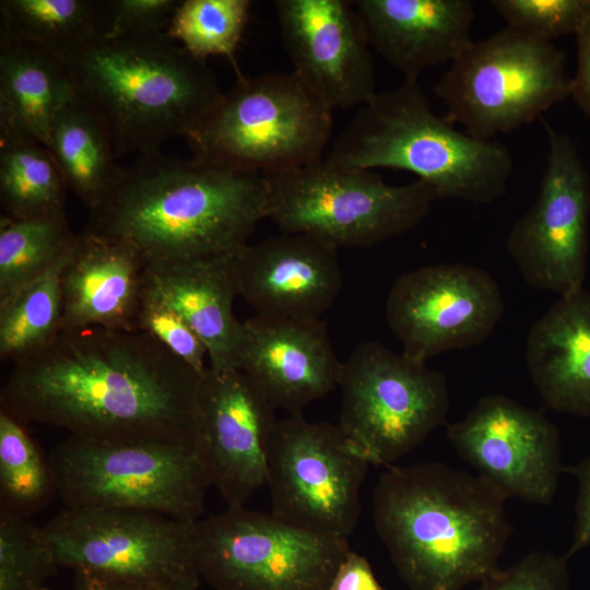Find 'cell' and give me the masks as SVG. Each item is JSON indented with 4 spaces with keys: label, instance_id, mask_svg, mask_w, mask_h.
<instances>
[{
    "label": "cell",
    "instance_id": "6da1fadb",
    "mask_svg": "<svg viewBox=\"0 0 590 590\" xmlns=\"http://www.w3.org/2000/svg\"><path fill=\"white\" fill-rule=\"evenodd\" d=\"M202 374L143 331L63 330L13 364L0 410L84 439L196 445Z\"/></svg>",
    "mask_w": 590,
    "mask_h": 590
},
{
    "label": "cell",
    "instance_id": "7a4b0ae2",
    "mask_svg": "<svg viewBox=\"0 0 590 590\" xmlns=\"http://www.w3.org/2000/svg\"><path fill=\"white\" fill-rule=\"evenodd\" d=\"M263 174L164 155L138 156L87 229L135 247L149 264L234 252L269 216Z\"/></svg>",
    "mask_w": 590,
    "mask_h": 590
},
{
    "label": "cell",
    "instance_id": "3957f363",
    "mask_svg": "<svg viewBox=\"0 0 590 590\" xmlns=\"http://www.w3.org/2000/svg\"><path fill=\"white\" fill-rule=\"evenodd\" d=\"M506 497L441 462L391 465L373 492L376 532L409 590H463L499 569Z\"/></svg>",
    "mask_w": 590,
    "mask_h": 590
},
{
    "label": "cell",
    "instance_id": "277c9868",
    "mask_svg": "<svg viewBox=\"0 0 590 590\" xmlns=\"http://www.w3.org/2000/svg\"><path fill=\"white\" fill-rule=\"evenodd\" d=\"M66 63L117 156L149 155L168 139H187L223 95L205 60L167 31L102 36Z\"/></svg>",
    "mask_w": 590,
    "mask_h": 590
},
{
    "label": "cell",
    "instance_id": "5b68a950",
    "mask_svg": "<svg viewBox=\"0 0 590 590\" xmlns=\"http://www.w3.org/2000/svg\"><path fill=\"white\" fill-rule=\"evenodd\" d=\"M453 125L432 110L418 80H404L361 106L327 157L344 167L413 173L437 199L491 203L507 190L510 152Z\"/></svg>",
    "mask_w": 590,
    "mask_h": 590
},
{
    "label": "cell",
    "instance_id": "8992f818",
    "mask_svg": "<svg viewBox=\"0 0 590 590\" xmlns=\"http://www.w3.org/2000/svg\"><path fill=\"white\" fill-rule=\"evenodd\" d=\"M332 111L293 71L238 75L186 141L201 161L279 173L322 157Z\"/></svg>",
    "mask_w": 590,
    "mask_h": 590
},
{
    "label": "cell",
    "instance_id": "52a82bcc",
    "mask_svg": "<svg viewBox=\"0 0 590 590\" xmlns=\"http://www.w3.org/2000/svg\"><path fill=\"white\" fill-rule=\"evenodd\" d=\"M269 219L282 233L302 234L339 248H368L417 226L437 200L422 180L391 186L370 169L319 157L264 175Z\"/></svg>",
    "mask_w": 590,
    "mask_h": 590
},
{
    "label": "cell",
    "instance_id": "ba28073f",
    "mask_svg": "<svg viewBox=\"0 0 590 590\" xmlns=\"http://www.w3.org/2000/svg\"><path fill=\"white\" fill-rule=\"evenodd\" d=\"M66 508L123 509L196 521L211 486L194 444L68 436L48 453Z\"/></svg>",
    "mask_w": 590,
    "mask_h": 590
},
{
    "label": "cell",
    "instance_id": "9c48e42d",
    "mask_svg": "<svg viewBox=\"0 0 590 590\" xmlns=\"http://www.w3.org/2000/svg\"><path fill=\"white\" fill-rule=\"evenodd\" d=\"M570 91L563 50L508 26L473 40L435 85L446 118L481 140L533 121Z\"/></svg>",
    "mask_w": 590,
    "mask_h": 590
},
{
    "label": "cell",
    "instance_id": "30bf717a",
    "mask_svg": "<svg viewBox=\"0 0 590 590\" xmlns=\"http://www.w3.org/2000/svg\"><path fill=\"white\" fill-rule=\"evenodd\" d=\"M197 568L213 590H328L351 550L274 514L228 507L192 522Z\"/></svg>",
    "mask_w": 590,
    "mask_h": 590
},
{
    "label": "cell",
    "instance_id": "8fae6325",
    "mask_svg": "<svg viewBox=\"0 0 590 590\" xmlns=\"http://www.w3.org/2000/svg\"><path fill=\"white\" fill-rule=\"evenodd\" d=\"M338 386V424L369 464L393 465L446 422V376L377 341L354 347Z\"/></svg>",
    "mask_w": 590,
    "mask_h": 590
},
{
    "label": "cell",
    "instance_id": "7c38bea8",
    "mask_svg": "<svg viewBox=\"0 0 590 590\" xmlns=\"http://www.w3.org/2000/svg\"><path fill=\"white\" fill-rule=\"evenodd\" d=\"M192 522L123 509L63 508L44 527L59 567L154 590H200Z\"/></svg>",
    "mask_w": 590,
    "mask_h": 590
},
{
    "label": "cell",
    "instance_id": "4fadbf2b",
    "mask_svg": "<svg viewBox=\"0 0 590 590\" xmlns=\"http://www.w3.org/2000/svg\"><path fill=\"white\" fill-rule=\"evenodd\" d=\"M368 465L339 424L309 422L302 414L276 421L268 456L272 514L347 539L359 518Z\"/></svg>",
    "mask_w": 590,
    "mask_h": 590
},
{
    "label": "cell",
    "instance_id": "5bb4252c",
    "mask_svg": "<svg viewBox=\"0 0 590 590\" xmlns=\"http://www.w3.org/2000/svg\"><path fill=\"white\" fill-rule=\"evenodd\" d=\"M546 166L534 203L511 226L506 248L526 283L560 296L583 288L590 177L571 138L545 123Z\"/></svg>",
    "mask_w": 590,
    "mask_h": 590
},
{
    "label": "cell",
    "instance_id": "9a60e30c",
    "mask_svg": "<svg viewBox=\"0 0 590 590\" xmlns=\"http://www.w3.org/2000/svg\"><path fill=\"white\" fill-rule=\"evenodd\" d=\"M504 309L499 285L488 272L442 263L398 276L387 297L386 319L402 353L426 364L441 353L484 342Z\"/></svg>",
    "mask_w": 590,
    "mask_h": 590
},
{
    "label": "cell",
    "instance_id": "2e32d148",
    "mask_svg": "<svg viewBox=\"0 0 590 590\" xmlns=\"http://www.w3.org/2000/svg\"><path fill=\"white\" fill-rule=\"evenodd\" d=\"M446 433L458 456L506 498L553 502L563 471L560 437L542 411L487 394Z\"/></svg>",
    "mask_w": 590,
    "mask_h": 590
},
{
    "label": "cell",
    "instance_id": "e0dca14e",
    "mask_svg": "<svg viewBox=\"0 0 590 590\" xmlns=\"http://www.w3.org/2000/svg\"><path fill=\"white\" fill-rule=\"evenodd\" d=\"M276 409L239 369L201 375L196 448L211 485L228 507H245L268 480Z\"/></svg>",
    "mask_w": 590,
    "mask_h": 590
},
{
    "label": "cell",
    "instance_id": "ac0fdd59",
    "mask_svg": "<svg viewBox=\"0 0 590 590\" xmlns=\"http://www.w3.org/2000/svg\"><path fill=\"white\" fill-rule=\"evenodd\" d=\"M275 13L293 72L334 109L366 104L375 66L353 1L276 0Z\"/></svg>",
    "mask_w": 590,
    "mask_h": 590
},
{
    "label": "cell",
    "instance_id": "d6986e66",
    "mask_svg": "<svg viewBox=\"0 0 590 590\" xmlns=\"http://www.w3.org/2000/svg\"><path fill=\"white\" fill-rule=\"evenodd\" d=\"M342 362L321 319L253 316L241 321L235 367L249 376L275 409L302 414L337 386Z\"/></svg>",
    "mask_w": 590,
    "mask_h": 590
},
{
    "label": "cell",
    "instance_id": "ffe728a7",
    "mask_svg": "<svg viewBox=\"0 0 590 590\" xmlns=\"http://www.w3.org/2000/svg\"><path fill=\"white\" fill-rule=\"evenodd\" d=\"M236 270L239 295L268 318L320 319L342 287L338 249L302 234L247 244Z\"/></svg>",
    "mask_w": 590,
    "mask_h": 590
},
{
    "label": "cell",
    "instance_id": "44dd1931",
    "mask_svg": "<svg viewBox=\"0 0 590 590\" xmlns=\"http://www.w3.org/2000/svg\"><path fill=\"white\" fill-rule=\"evenodd\" d=\"M148 269L132 245L86 227L76 233L61 273L62 331H138Z\"/></svg>",
    "mask_w": 590,
    "mask_h": 590
},
{
    "label": "cell",
    "instance_id": "7402d4cb",
    "mask_svg": "<svg viewBox=\"0 0 590 590\" xmlns=\"http://www.w3.org/2000/svg\"><path fill=\"white\" fill-rule=\"evenodd\" d=\"M367 42L404 80L455 61L472 43L470 0L353 1Z\"/></svg>",
    "mask_w": 590,
    "mask_h": 590
},
{
    "label": "cell",
    "instance_id": "603a6c76",
    "mask_svg": "<svg viewBox=\"0 0 590 590\" xmlns=\"http://www.w3.org/2000/svg\"><path fill=\"white\" fill-rule=\"evenodd\" d=\"M526 361L531 380L552 410L590 417V293L558 300L530 328Z\"/></svg>",
    "mask_w": 590,
    "mask_h": 590
},
{
    "label": "cell",
    "instance_id": "cb8c5ba5",
    "mask_svg": "<svg viewBox=\"0 0 590 590\" xmlns=\"http://www.w3.org/2000/svg\"><path fill=\"white\" fill-rule=\"evenodd\" d=\"M239 250V249H238ZM190 261L149 264L148 278L206 347L210 368L236 369L241 321L234 315L239 295L237 251Z\"/></svg>",
    "mask_w": 590,
    "mask_h": 590
},
{
    "label": "cell",
    "instance_id": "d4e9b609",
    "mask_svg": "<svg viewBox=\"0 0 590 590\" xmlns=\"http://www.w3.org/2000/svg\"><path fill=\"white\" fill-rule=\"evenodd\" d=\"M76 95L64 60L40 47L0 39V133L47 146L56 117Z\"/></svg>",
    "mask_w": 590,
    "mask_h": 590
},
{
    "label": "cell",
    "instance_id": "484cf974",
    "mask_svg": "<svg viewBox=\"0 0 590 590\" xmlns=\"http://www.w3.org/2000/svg\"><path fill=\"white\" fill-rule=\"evenodd\" d=\"M46 148L66 188L90 211L110 197L122 177L109 133L78 93L56 117Z\"/></svg>",
    "mask_w": 590,
    "mask_h": 590
},
{
    "label": "cell",
    "instance_id": "4316f807",
    "mask_svg": "<svg viewBox=\"0 0 590 590\" xmlns=\"http://www.w3.org/2000/svg\"><path fill=\"white\" fill-rule=\"evenodd\" d=\"M102 36L101 1H0V39L34 45L66 61Z\"/></svg>",
    "mask_w": 590,
    "mask_h": 590
},
{
    "label": "cell",
    "instance_id": "83f0119b",
    "mask_svg": "<svg viewBox=\"0 0 590 590\" xmlns=\"http://www.w3.org/2000/svg\"><path fill=\"white\" fill-rule=\"evenodd\" d=\"M66 185L48 150L19 133H0V202L14 220L66 216Z\"/></svg>",
    "mask_w": 590,
    "mask_h": 590
},
{
    "label": "cell",
    "instance_id": "f1b7e54d",
    "mask_svg": "<svg viewBox=\"0 0 590 590\" xmlns=\"http://www.w3.org/2000/svg\"><path fill=\"white\" fill-rule=\"evenodd\" d=\"M67 216L14 220L0 215V304L15 296L71 249Z\"/></svg>",
    "mask_w": 590,
    "mask_h": 590
},
{
    "label": "cell",
    "instance_id": "f546056e",
    "mask_svg": "<svg viewBox=\"0 0 590 590\" xmlns=\"http://www.w3.org/2000/svg\"><path fill=\"white\" fill-rule=\"evenodd\" d=\"M70 250L42 276L0 304L1 359L14 364L62 331L61 273Z\"/></svg>",
    "mask_w": 590,
    "mask_h": 590
},
{
    "label": "cell",
    "instance_id": "4dcf8cb0",
    "mask_svg": "<svg viewBox=\"0 0 590 590\" xmlns=\"http://www.w3.org/2000/svg\"><path fill=\"white\" fill-rule=\"evenodd\" d=\"M58 497L49 460L21 423L0 410V507L30 518Z\"/></svg>",
    "mask_w": 590,
    "mask_h": 590
},
{
    "label": "cell",
    "instance_id": "1f68e13d",
    "mask_svg": "<svg viewBox=\"0 0 590 590\" xmlns=\"http://www.w3.org/2000/svg\"><path fill=\"white\" fill-rule=\"evenodd\" d=\"M250 5L249 0L179 1L167 34L196 58L224 56L235 64Z\"/></svg>",
    "mask_w": 590,
    "mask_h": 590
},
{
    "label": "cell",
    "instance_id": "d6a6232c",
    "mask_svg": "<svg viewBox=\"0 0 590 590\" xmlns=\"http://www.w3.org/2000/svg\"><path fill=\"white\" fill-rule=\"evenodd\" d=\"M58 568L43 527L0 507V590H43Z\"/></svg>",
    "mask_w": 590,
    "mask_h": 590
},
{
    "label": "cell",
    "instance_id": "836d02e7",
    "mask_svg": "<svg viewBox=\"0 0 590 590\" xmlns=\"http://www.w3.org/2000/svg\"><path fill=\"white\" fill-rule=\"evenodd\" d=\"M507 26L551 42L577 35L590 21V0H493Z\"/></svg>",
    "mask_w": 590,
    "mask_h": 590
},
{
    "label": "cell",
    "instance_id": "e575fe53",
    "mask_svg": "<svg viewBox=\"0 0 590 590\" xmlns=\"http://www.w3.org/2000/svg\"><path fill=\"white\" fill-rule=\"evenodd\" d=\"M138 331L154 337L198 373L202 374L208 368L204 365L208 356L205 345L149 278L138 316Z\"/></svg>",
    "mask_w": 590,
    "mask_h": 590
},
{
    "label": "cell",
    "instance_id": "d590c367",
    "mask_svg": "<svg viewBox=\"0 0 590 590\" xmlns=\"http://www.w3.org/2000/svg\"><path fill=\"white\" fill-rule=\"evenodd\" d=\"M565 555L534 551L507 568H499L474 590H570Z\"/></svg>",
    "mask_w": 590,
    "mask_h": 590
},
{
    "label": "cell",
    "instance_id": "8d00e7d4",
    "mask_svg": "<svg viewBox=\"0 0 590 590\" xmlns=\"http://www.w3.org/2000/svg\"><path fill=\"white\" fill-rule=\"evenodd\" d=\"M178 0L101 1L104 36L119 37L167 31Z\"/></svg>",
    "mask_w": 590,
    "mask_h": 590
},
{
    "label": "cell",
    "instance_id": "74e56055",
    "mask_svg": "<svg viewBox=\"0 0 590 590\" xmlns=\"http://www.w3.org/2000/svg\"><path fill=\"white\" fill-rule=\"evenodd\" d=\"M567 471L578 485L573 538L565 554L569 558L590 546V453Z\"/></svg>",
    "mask_w": 590,
    "mask_h": 590
},
{
    "label": "cell",
    "instance_id": "f35d334b",
    "mask_svg": "<svg viewBox=\"0 0 590 590\" xmlns=\"http://www.w3.org/2000/svg\"><path fill=\"white\" fill-rule=\"evenodd\" d=\"M328 590H386L376 578L368 560L353 552L339 565Z\"/></svg>",
    "mask_w": 590,
    "mask_h": 590
},
{
    "label": "cell",
    "instance_id": "ab89813d",
    "mask_svg": "<svg viewBox=\"0 0 590 590\" xmlns=\"http://www.w3.org/2000/svg\"><path fill=\"white\" fill-rule=\"evenodd\" d=\"M577 70L571 78V91L579 109L590 118V21L576 35Z\"/></svg>",
    "mask_w": 590,
    "mask_h": 590
},
{
    "label": "cell",
    "instance_id": "60d3db41",
    "mask_svg": "<svg viewBox=\"0 0 590 590\" xmlns=\"http://www.w3.org/2000/svg\"><path fill=\"white\" fill-rule=\"evenodd\" d=\"M73 590H154L149 587L94 574H74Z\"/></svg>",
    "mask_w": 590,
    "mask_h": 590
},
{
    "label": "cell",
    "instance_id": "b9f144b4",
    "mask_svg": "<svg viewBox=\"0 0 590 590\" xmlns=\"http://www.w3.org/2000/svg\"><path fill=\"white\" fill-rule=\"evenodd\" d=\"M43 590H50V589H48V588L46 587V588H44Z\"/></svg>",
    "mask_w": 590,
    "mask_h": 590
}]
</instances>
